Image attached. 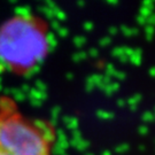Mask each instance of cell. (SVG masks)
Segmentation results:
<instances>
[{
    "instance_id": "1",
    "label": "cell",
    "mask_w": 155,
    "mask_h": 155,
    "mask_svg": "<svg viewBox=\"0 0 155 155\" xmlns=\"http://www.w3.org/2000/svg\"><path fill=\"white\" fill-rule=\"evenodd\" d=\"M50 52L48 27L31 14L9 17L0 25V66L17 76L32 72Z\"/></svg>"
},
{
    "instance_id": "2",
    "label": "cell",
    "mask_w": 155,
    "mask_h": 155,
    "mask_svg": "<svg viewBox=\"0 0 155 155\" xmlns=\"http://www.w3.org/2000/svg\"><path fill=\"white\" fill-rule=\"evenodd\" d=\"M53 131L29 120L7 97L0 98V155H52Z\"/></svg>"
}]
</instances>
